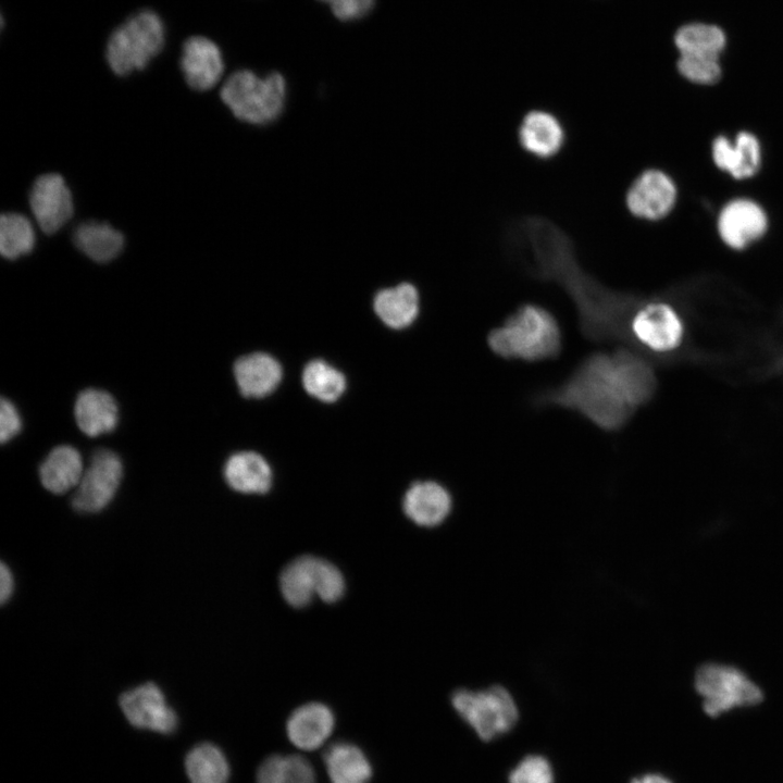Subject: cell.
Instances as JSON below:
<instances>
[{"label":"cell","instance_id":"1","mask_svg":"<svg viewBox=\"0 0 783 783\" xmlns=\"http://www.w3.org/2000/svg\"><path fill=\"white\" fill-rule=\"evenodd\" d=\"M651 364L629 347L586 356L559 385L532 397L536 407L576 412L605 432H618L654 397Z\"/></svg>","mask_w":783,"mask_h":783},{"label":"cell","instance_id":"2","mask_svg":"<svg viewBox=\"0 0 783 783\" xmlns=\"http://www.w3.org/2000/svg\"><path fill=\"white\" fill-rule=\"evenodd\" d=\"M487 345L502 359L538 362L558 358L562 333L549 310L529 302L519 306L487 334Z\"/></svg>","mask_w":783,"mask_h":783},{"label":"cell","instance_id":"3","mask_svg":"<svg viewBox=\"0 0 783 783\" xmlns=\"http://www.w3.org/2000/svg\"><path fill=\"white\" fill-rule=\"evenodd\" d=\"M221 99L239 120L266 124L282 113L287 95L283 75L273 72L259 76L249 70L231 74L221 88Z\"/></svg>","mask_w":783,"mask_h":783},{"label":"cell","instance_id":"4","mask_svg":"<svg viewBox=\"0 0 783 783\" xmlns=\"http://www.w3.org/2000/svg\"><path fill=\"white\" fill-rule=\"evenodd\" d=\"M165 26L152 10H141L129 16L110 35L105 59L117 75H128L145 69L163 49Z\"/></svg>","mask_w":783,"mask_h":783},{"label":"cell","instance_id":"5","mask_svg":"<svg viewBox=\"0 0 783 783\" xmlns=\"http://www.w3.org/2000/svg\"><path fill=\"white\" fill-rule=\"evenodd\" d=\"M451 705L483 741H492L508 733L519 719L513 696L499 684L477 691L456 689L451 695Z\"/></svg>","mask_w":783,"mask_h":783},{"label":"cell","instance_id":"6","mask_svg":"<svg viewBox=\"0 0 783 783\" xmlns=\"http://www.w3.org/2000/svg\"><path fill=\"white\" fill-rule=\"evenodd\" d=\"M694 685L703 697V708L711 717L735 707H747L763 699L761 688L737 668L705 663L695 673Z\"/></svg>","mask_w":783,"mask_h":783},{"label":"cell","instance_id":"7","mask_svg":"<svg viewBox=\"0 0 783 783\" xmlns=\"http://www.w3.org/2000/svg\"><path fill=\"white\" fill-rule=\"evenodd\" d=\"M684 335V325L675 309L663 301L638 304L631 321L626 344L654 353L676 349Z\"/></svg>","mask_w":783,"mask_h":783},{"label":"cell","instance_id":"8","mask_svg":"<svg viewBox=\"0 0 783 783\" xmlns=\"http://www.w3.org/2000/svg\"><path fill=\"white\" fill-rule=\"evenodd\" d=\"M123 475L119 456L108 449L98 450L76 487L72 506L78 512L102 510L113 499Z\"/></svg>","mask_w":783,"mask_h":783},{"label":"cell","instance_id":"9","mask_svg":"<svg viewBox=\"0 0 783 783\" xmlns=\"http://www.w3.org/2000/svg\"><path fill=\"white\" fill-rule=\"evenodd\" d=\"M676 198L678 189L673 179L661 170L648 169L630 185L625 203L634 216L658 221L672 211Z\"/></svg>","mask_w":783,"mask_h":783},{"label":"cell","instance_id":"10","mask_svg":"<svg viewBox=\"0 0 783 783\" xmlns=\"http://www.w3.org/2000/svg\"><path fill=\"white\" fill-rule=\"evenodd\" d=\"M120 707L128 722L138 729L170 734L178 724L176 712L161 688L151 682L123 693Z\"/></svg>","mask_w":783,"mask_h":783},{"label":"cell","instance_id":"11","mask_svg":"<svg viewBox=\"0 0 783 783\" xmlns=\"http://www.w3.org/2000/svg\"><path fill=\"white\" fill-rule=\"evenodd\" d=\"M768 227L765 210L754 200L737 198L720 211L717 228L722 241L732 249L742 250L762 237Z\"/></svg>","mask_w":783,"mask_h":783},{"label":"cell","instance_id":"12","mask_svg":"<svg viewBox=\"0 0 783 783\" xmlns=\"http://www.w3.org/2000/svg\"><path fill=\"white\" fill-rule=\"evenodd\" d=\"M29 204L38 226L47 234L59 231L73 213L70 189L58 174H45L36 179Z\"/></svg>","mask_w":783,"mask_h":783},{"label":"cell","instance_id":"13","mask_svg":"<svg viewBox=\"0 0 783 783\" xmlns=\"http://www.w3.org/2000/svg\"><path fill=\"white\" fill-rule=\"evenodd\" d=\"M181 69L189 87L199 91L211 89L224 72L222 52L210 38L191 36L183 44Z\"/></svg>","mask_w":783,"mask_h":783},{"label":"cell","instance_id":"14","mask_svg":"<svg viewBox=\"0 0 783 783\" xmlns=\"http://www.w3.org/2000/svg\"><path fill=\"white\" fill-rule=\"evenodd\" d=\"M711 152L714 164L739 181L757 174L761 164L760 142L749 132L737 133L733 140L724 135L716 137Z\"/></svg>","mask_w":783,"mask_h":783},{"label":"cell","instance_id":"15","mask_svg":"<svg viewBox=\"0 0 783 783\" xmlns=\"http://www.w3.org/2000/svg\"><path fill=\"white\" fill-rule=\"evenodd\" d=\"M452 504V496L444 485L435 481H419L406 492L402 508L417 525L434 527L448 518Z\"/></svg>","mask_w":783,"mask_h":783},{"label":"cell","instance_id":"16","mask_svg":"<svg viewBox=\"0 0 783 783\" xmlns=\"http://www.w3.org/2000/svg\"><path fill=\"white\" fill-rule=\"evenodd\" d=\"M521 147L533 157L550 159L566 142V130L560 120L544 110L527 112L518 128Z\"/></svg>","mask_w":783,"mask_h":783},{"label":"cell","instance_id":"17","mask_svg":"<svg viewBox=\"0 0 783 783\" xmlns=\"http://www.w3.org/2000/svg\"><path fill=\"white\" fill-rule=\"evenodd\" d=\"M240 394L246 398H263L272 394L283 377L281 363L266 352H251L238 358L233 366Z\"/></svg>","mask_w":783,"mask_h":783},{"label":"cell","instance_id":"18","mask_svg":"<svg viewBox=\"0 0 783 783\" xmlns=\"http://www.w3.org/2000/svg\"><path fill=\"white\" fill-rule=\"evenodd\" d=\"M335 725L332 710L321 703H309L291 712L286 723L289 741L302 750L321 747Z\"/></svg>","mask_w":783,"mask_h":783},{"label":"cell","instance_id":"19","mask_svg":"<svg viewBox=\"0 0 783 783\" xmlns=\"http://www.w3.org/2000/svg\"><path fill=\"white\" fill-rule=\"evenodd\" d=\"M227 485L243 494H265L272 486V470L258 452L240 451L232 455L223 470Z\"/></svg>","mask_w":783,"mask_h":783},{"label":"cell","instance_id":"20","mask_svg":"<svg viewBox=\"0 0 783 783\" xmlns=\"http://www.w3.org/2000/svg\"><path fill=\"white\" fill-rule=\"evenodd\" d=\"M378 319L394 330L406 328L418 318L420 296L414 285L400 283L378 290L373 299Z\"/></svg>","mask_w":783,"mask_h":783},{"label":"cell","instance_id":"21","mask_svg":"<svg viewBox=\"0 0 783 783\" xmlns=\"http://www.w3.org/2000/svg\"><path fill=\"white\" fill-rule=\"evenodd\" d=\"M74 415L79 430L96 437L115 428L119 420L117 405L109 393L89 388L78 395Z\"/></svg>","mask_w":783,"mask_h":783},{"label":"cell","instance_id":"22","mask_svg":"<svg viewBox=\"0 0 783 783\" xmlns=\"http://www.w3.org/2000/svg\"><path fill=\"white\" fill-rule=\"evenodd\" d=\"M320 559L300 556L291 560L282 571L279 588L287 604L301 608L318 597Z\"/></svg>","mask_w":783,"mask_h":783},{"label":"cell","instance_id":"23","mask_svg":"<svg viewBox=\"0 0 783 783\" xmlns=\"http://www.w3.org/2000/svg\"><path fill=\"white\" fill-rule=\"evenodd\" d=\"M323 760L331 783H369L373 774L363 750L348 742L332 744Z\"/></svg>","mask_w":783,"mask_h":783},{"label":"cell","instance_id":"24","mask_svg":"<svg viewBox=\"0 0 783 783\" xmlns=\"http://www.w3.org/2000/svg\"><path fill=\"white\" fill-rule=\"evenodd\" d=\"M83 474L82 456L69 445L52 449L39 468L41 484L53 494H63L77 486Z\"/></svg>","mask_w":783,"mask_h":783},{"label":"cell","instance_id":"25","mask_svg":"<svg viewBox=\"0 0 783 783\" xmlns=\"http://www.w3.org/2000/svg\"><path fill=\"white\" fill-rule=\"evenodd\" d=\"M75 246L96 262H109L122 250L123 235L107 223L86 222L73 234Z\"/></svg>","mask_w":783,"mask_h":783},{"label":"cell","instance_id":"26","mask_svg":"<svg viewBox=\"0 0 783 783\" xmlns=\"http://www.w3.org/2000/svg\"><path fill=\"white\" fill-rule=\"evenodd\" d=\"M185 768L190 783H226L229 766L223 751L211 743H202L187 754Z\"/></svg>","mask_w":783,"mask_h":783},{"label":"cell","instance_id":"27","mask_svg":"<svg viewBox=\"0 0 783 783\" xmlns=\"http://www.w3.org/2000/svg\"><path fill=\"white\" fill-rule=\"evenodd\" d=\"M301 381L304 390L323 402H335L346 390L345 375L322 359L308 362L302 371Z\"/></svg>","mask_w":783,"mask_h":783},{"label":"cell","instance_id":"28","mask_svg":"<svg viewBox=\"0 0 783 783\" xmlns=\"http://www.w3.org/2000/svg\"><path fill=\"white\" fill-rule=\"evenodd\" d=\"M257 783H316L312 765L298 755H272L257 771Z\"/></svg>","mask_w":783,"mask_h":783},{"label":"cell","instance_id":"29","mask_svg":"<svg viewBox=\"0 0 783 783\" xmlns=\"http://www.w3.org/2000/svg\"><path fill=\"white\" fill-rule=\"evenodd\" d=\"M725 42V35L721 28L701 23L684 25L674 36V44L680 53L719 57Z\"/></svg>","mask_w":783,"mask_h":783},{"label":"cell","instance_id":"30","mask_svg":"<svg viewBox=\"0 0 783 783\" xmlns=\"http://www.w3.org/2000/svg\"><path fill=\"white\" fill-rule=\"evenodd\" d=\"M35 245L32 223L22 214L5 213L0 219V251L10 260L29 253Z\"/></svg>","mask_w":783,"mask_h":783},{"label":"cell","instance_id":"31","mask_svg":"<svg viewBox=\"0 0 783 783\" xmlns=\"http://www.w3.org/2000/svg\"><path fill=\"white\" fill-rule=\"evenodd\" d=\"M678 70L686 79L700 85H712L721 78L719 57L681 53Z\"/></svg>","mask_w":783,"mask_h":783},{"label":"cell","instance_id":"32","mask_svg":"<svg viewBox=\"0 0 783 783\" xmlns=\"http://www.w3.org/2000/svg\"><path fill=\"white\" fill-rule=\"evenodd\" d=\"M509 783H554L551 765L543 756H526L510 772Z\"/></svg>","mask_w":783,"mask_h":783},{"label":"cell","instance_id":"33","mask_svg":"<svg viewBox=\"0 0 783 783\" xmlns=\"http://www.w3.org/2000/svg\"><path fill=\"white\" fill-rule=\"evenodd\" d=\"M345 592V580L339 569L330 561H320L318 597L325 602L339 600Z\"/></svg>","mask_w":783,"mask_h":783},{"label":"cell","instance_id":"34","mask_svg":"<svg viewBox=\"0 0 783 783\" xmlns=\"http://www.w3.org/2000/svg\"><path fill=\"white\" fill-rule=\"evenodd\" d=\"M326 3L333 14L341 21H353L364 16L375 0H320Z\"/></svg>","mask_w":783,"mask_h":783},{"label":"cell","instance_id":"35","mask_svg":"<svg viewBox=\"0 0 783 783\" xmlns=\"http://www.w3.org/2000/svg\"><path fill=\"white\" fill-rule=\"evenodd\" d=\"M22 427L21 417L14 405L5 399H1L0 405V440L5 444L18 434Z\"/></svg>","mask_w":783,"mask_h":783},{"label":"cell","instance_id":"36","mask_svg":"<svg viewBox=\"0 0 783 783\" xmlns=\"http://www.w3.org/2000/svg\"><path fill=\"white\" fill-rule=\"evenodd\" d=\"M14 589V579L10 568L5 563L0 567V600L7 602Z\"/></svg>","mask_w":783,"mask_h":783},{"label":"cell","instance_id":"37","mask_svg":"<svg viewBox=\"0 0 783 783\" xmlns=\"http://www.w3.org/2000/svg\"><path fill=\"white\" fill-rule=\"evenodd\" d=\"M631 783H672V781L659 773H647L642 776L634 778Z\"/></svg>","mask_w":783,"mask_h":783}]
</instances>
